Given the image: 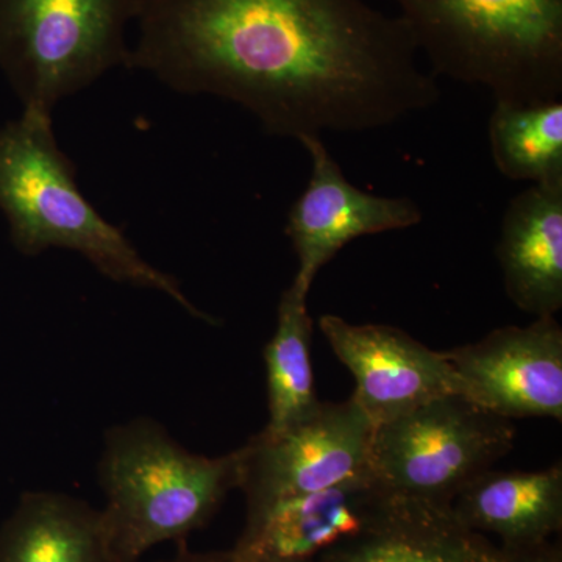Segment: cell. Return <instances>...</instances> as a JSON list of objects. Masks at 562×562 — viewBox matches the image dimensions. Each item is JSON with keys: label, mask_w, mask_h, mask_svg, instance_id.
<instances>
[{"label": "cell", "mask_w": 562, "mask_h": 562, "mask_svg": "<svg viewBox=\"0 0 562 562\" xmlns=\"http://www.w3.org/2000/svg\"><path fill=\"white\" fill-rule=\"evenodd\" d=\"M135 22L128 68L279 138L379 131L441 99L405 22L368 0H139Z\"/></svg>", "instance_id": "obj_1"}, {"label": "cell", "mask_w": 562, "mask_h": 562, "mask_svg": "<svg viewBox=\"0 0 562 562\" xmlns=\"http://www.w3.org/2000/svg\"><path fill=\"white\" fill-rule=\"evenodd\" d=\"M0 211L21 254L77 251L109 279L160 291L191 316L214 322L179 281L144 260L131 239L81 194L76 168L58 146L46 111L24 109L0 128Z\"/></svg>", "instance_id": "obj_2"}, {"label": "cell", "mask_w": 562, "mask_h": 562, "mask_svg": "<svg viewBox=\"0 0 562 562\" xmlns=\"http://www.w3.org/2000/svg\"><path fill=\"white\" fill-rule=\"evenodd\" d=\"M430 72L495 102L562 95V0H392Z\"/></svg>", "instance_id": "obj_3"}, {"label": "cell", "mask_w": 562, "mask_h": 562, "mask_svg": "<svg viewBox=\"0 0 562 562\" xmlns=\"http://www.w3.org/2000/svg\"><path fill=\"white\" fill-rule=\"evenodd\" d=\"M239 461V449L220 458L188 452L150 419L111 428L99 464L106 561L136 562L203 527L238 487Z\"/></svg>", "instance_id": "obj_4"}, {"label": "cell", "mask_w": 562, "mask_h": 562, "mask_svg": "<svg viewBox=\"0 0 562 562\" xmlns=\"http://www.w3.org/2000/svg\"><path fill=\"white\" fill-rule=\"evenodd\" d=\"M139 0H0V68L24 109L50 113L116 66H128Z\"/></svg>", "instance_id": "obj_5"}, {"label": "cell", "mask_w": 562, "mask_h": 562, "mask_svg": "<svg viewBox=\"0 0 562 562\" xmlns=\"http://www.w3.org/2000/svg\"><path fill=\"white\" fill-rule=\"evenodd\" d=\"M514 438L513 420L447 395L375 425L369 469L387 494L450 506L512 452Z\"/></svg>", "instance_id": "obj_6"}, {"label": "cell", "mask_w": 562, "mask_h": 562, "mask_svg": "<svg viewBox=\"0 0 562 562\" xmlns=\"http://www.w3.org/2000/svg\"><path fill=\"white\" fill-rule=\"evenodd\" d=\"M373 427L353 397L321 402L279 432H258L239 449L238 487L247 512L330 490L369 469Z\"/></svg>", "instance_id": "obj_7"}, {"label": "cell", "mask_w": 562, "mask_h": 562, "mask_svg": "<svg viewBox=\"0 0 562 562\" xmlns=\"http://www.w3.org/2000/svg\"><path fill=\"white\" fill-rule=\"evenodd\" d=\"M462 397L503 419L562 422V328L557 316L502 327L443 351Z\"/></svg>", "instance_id": "obj_8"}, {"label": "cell", "mask_w": 562, "mask_h": 562, "mask_svg": "<svg viewBox=\"0 0 562 562\" xmlns=\"http://www.w3.org/2000/svg\"><path fill=\"white\" fill-rule=\"evenodd\" d=\"M299 143L308 151L312 176L292 203L284 232L299 260L292 286L308 295L317 273L347 244L362 236L419 225L422 210L413 199L375 195L355 187L322 136Z\"/></svg>", "instance_id": "obj_9"}, {"label": "cell", "mask_w": 562, "mask_h": 562, "mask_svg": "<svg viewBox=\"0 0 562 562\" xmlns=\"http://www.w3.org/2000/svg\"><path fill=\"white\" fill-rule=\"evenodd\" d=\"M322 335L353 375L355 402L373 425L383 424L417 406L462 395L460 376L443 351L428 349L401 328L350 324L322 316Z\"/></svg>", "instance_id": "obj_10"}, {"label": "cell", "mask_w": 562, "mask_h": 562, "mask_svg": "<svg viewBox=\"0 0 562 562\" xmlns=\"http://www.w3.org/2000/svg\"><path fill=\"white\" fill-rule=\"evenodd\" d=\"M387 492L371 471L330 490L247 512L235 562H319L371 520Z\"/></svg>", "instance_id": "obj_11"}, {"label": "cell", "mask_w": 562, "mask_h": 562, "mask_svg": "<svg viewBox=\"0 0 562 562\" xmlns=\"http://www.w3.org/2000/svg\"><path fill=\"white\" fill-rule=\"evenodd\" d=\"M503 550L469 530L452 506L386 494L358 535L319 562H502Z\"/></svg>", "instance_id": "obj_12"}, {"label": "cell", "mask_w": 562, "mask_h": 562, "mask_svg": "<svg viewBox=\"0 0 562 562\" xmlns=\"http://www.w3.org/2000/svg\"><path fill=\"white\" fill-rule=\"evenodd\" d=\"M509 301L535 317L562 308V183L531 184L509 201L497 244Z\"/></svg>", "instance_id": "obj_13"}, {"label": "cell", "mask_w": 562, "mask_h": 562, "mask_svg": "<svg viewBox=\"0 0 562 562\" xmlns=\"http://www.w3.org/2000/svg\"><path fill=\"white\" fill-rule=\"evenodd\" d=\"M450 506L469 530L497 538L503 552L541 546L561 531L562 465L535 472L491 469Z\"/></svg>", "instance_id": "obj_14"}, {"label": "cell", "mask_w": 562, "mask_h": 562, "mask_svg": "<svg viewBox=\"0 0 562 562\" xmlns=\"http://www.w3.org/2000/svg\"><path fill=\"white\" fill-rule=\"evenodd\" d=\"M0 562H109L101 512L68 495L25 494L0 528Z\"/></svg>", "instance_id": "obj_15"}, {"label": "cell", "mask_w": 562, "mask_h": 562, "mask_svg": "<svg viewBox=\"0 0 562 562\" xmlns=\"http://www.w3.org/2000/svg\"><path fill=\"white\" fill-rule=\"evenodd\" d=\"M308 295L294 286L281 294L277 328L266 346L269 420L266 432H279L308 417L319 406L312 366L313 321Z\"/></svg>", "instance_id": "obj_16"}, {"label": "cell", "mask_w": 562, "mask_h": 562, "mask_svg": "<svg viewBox=\"0 0 562 562\" xmlns=\"http://www.w3.org/2000/svg\"><path fill=\"white\" fill-rule=\"evenodd\" d=\"M495 168L506 179L562 183V101L495 102L490 117Z\"/></svg>", "instance_id": "obj_17"}, {"label": "cell", "mask_w": 562, "mask_h": 562, "mask_svg": "<svg viewBox=\"0 0 562 562\" xmlns=\"http://www.w3.org/2000/svg\"><path fill=\"white\" fill-rule=\"evenodd\" d=\"M503 553L502 562H562L561 547L550 541L519 552Z\"/></svg>", "instance_id": "obj_18"}, {"label": "cell", "mask_w": 562, "mask_h": 562, "mask_svg": "<svg viewBox=\"0 0 562 562\" xmlns=\"http://www.w3.org/2000/svg\"><path fill=\"white\" fill-rule=\"evenodd\" d=\"M165 562H235L231 552L190 553L183 552Z\"/></svg>", "instance_id": "obj_19"}]
</instances>
